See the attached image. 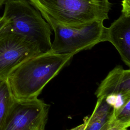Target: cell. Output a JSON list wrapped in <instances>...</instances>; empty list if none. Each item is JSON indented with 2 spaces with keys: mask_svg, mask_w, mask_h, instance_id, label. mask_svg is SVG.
<instances>
[{
  "mask_svg": "<svg viewBox=\"0 0 130 130\" xmlns=\"http://www.w3.org/2000/svg\"><path fill=\"white\" fill-rule=\"evenodd\" d=\"M74 55L50 51L23 61L7 79L13 96L19 100L38 98L46 84L69 64Z\"/></svg>",
  "mask_w": 130,
  "mask_h": 130,
  "instance_id": "6da1fadb",
  "label": "cell"
},
{
  "mask_svg": "<svg viewBox=\"0 0 130 130\" xmlns=\"http://www.w3.org/2000/svg\"><path fill=\"white\" fill-rule=\"evenodd\" d=\"M8 24V21L3 15L0 17V32Z\"/></svg>",
  "mask_w": 130,
  "mask_h": 130,
  "instance_id": "5bb4252c",
  "label": "cell"
},
{
  "mask_svg": "<svg viewBox=\"0 0 130 130\" xmlns=\"http://www.w3.org/2000/svg\"><path fill=\"white\" fill-rule=\"evenodd\" d=\"M54 32L51 51L60 54L75 55L90 49L106 41L107 27L102 21H95L80 28L65 26L53 22H48Z\"/></svg>",
  "mask_w": 130,
  "mask_h": 130,
  "instance_id": "277c9868",
  "label": "cell"
},
{
  "mask_svg": "<svg viewBox=\"0 0 130 130\" xmlns=\"http://www.w3.org/2000/svg\"><path fill=\"white\" fill-rule=\"evenodd\" d=\"M14 99L7 80L0 81V130L2 129Z\"/></svg>",
  "mask_w": 130,
  "mask_h": 130,
  "instance_id": "8fae6325",
  "label": "cell"
},
{
  "mask_svg": "<svg viewBox=\"0 0 130 130\" xmlns=\"http://www.w3.org/2000/svg\"><path fill=\"white\" fill-rule=\"evenodd\" d=\"M6 1L7 0H0V7H1L3 5L5 4Z\"/></svg>",
  "mask_w": 130,
  "mask_h": 130,
  "instance_id": "9a60e30c",
  "label": "cell"
},
{
  "mask_svg": "<svg viewBox=\"0 0 130 130\" xmlns=\"http://www.w3.org/2000/svg\"><path fill=\"white\" fill-rule=\"evenodd\" d=\"M101 130H129V129L128 128H119L115 126L111 125L109 124V122H108V124L104 127H103Z\"/></svg>",
  "mask_w": 130,
  "mask_h": 130,
  "instance_id": "4fadbf2b",
  "label": "cell"
},
{
  "mask_svg": "<svg viewBox=\"0 0 130 130\" xmlns=\"http://www.w3.org/2000/svg\"><path fill=\"white\" fill-rule=\"evenodd\" d=\"M10 29L36 44L42 53L51 51V28L27 0H7L3 15Z\"/></svg>",
  "mask_w": 130,
  "mask_h": 130,
  "instance_id": "3957f363",
  "label": "cell"
},
{
  "mask_svg": "<svg viewBox=\"0 0 130 130\" xmlns=\"http://www.w3.org/2000/svg\"><path fill=\"white\" fill-rule=\"evenodd\" d=\"M106 41L112 44L122 60L130 67V13L122 12L109 27H107Z\"/></svg>",
  "mask_w": 130,
  "mask_h": 130,
  "instance_id": "52a82bcc",
  "label": "cell"
},
{
  "mask_svg": "<svg viewBox=\"0 0 130 130\" xmlns=\"http://www.w3.org/2000/svg\"><path fill=\"white\" fill-rule=\"evenodd\" d=\"M41 53L39 47L13 31L7 24L0 32V81L26 59Z\"/></svg>",
  "mask_w": 130,
  "mask_h": 130,
  "instance_id": "8992f818",
  "label": "cell"
},
{
  "mask_svg": "<svg viewBox=\"0 0 130 130\" xmlns=\"http://www.w3.org/2000/svg\"><path fill=\"white\" fill-rule=\"evenodd\" d=\"M114 107L105 98L98 99L95 108L90 116L84 130H101L108 123Z\"/></svg>",
  "mask_w": 130,
  "mask_h": 130,
  "instance_id": "9c48e42d",
  "label": "cell"
},
{
  "mask_svg": "<svg viewBox=\"0 0 130 130\" xmlns=\"http://www.w3.org/2000/svg\"><path fill=\"white\" fill-rule=\"evenodd\" d=\"M50 105L38 98H14L2 130H45Z\"/></svg>",
  "mask_w": 130,
  "mask_h": 130,
  "instance_id": "5b68a950",
  "label": "cell"
},
{
  "mask_svg": "<svg viewBox=\"0 0 130 130\" xmlns=\"http://www.w3.org/2000/svg\"><path fill=\"white\" fill-rule=\"evenodd\" d=\"M95 94L97 99L130 96V70L118 66L101 82Z\"/></svg>",
  "mask_w": 130,
  "mask_h": 130,
  "instance_id": "ba28073f",
  "label": "cell"
},
{
  "mask_svg": "<svg viewBox=\"0 0 130 130\" xmlns=\"http://www.w3.org/2000/svg\"><path fill=\"white\" fill-rule=\"evenodd\" d=\"M47 22L80 28L95 21L108 19L109 0H29Z\"/></svg>",
  "mask_w": 130,
  "mask_h": 130,
  "instance_id": "7a4b0ae2",
  "label": "cell"
},
{
  "mask_svg": "<svg viewBox=\"0 0 130 130\" xmlns=\"http://www.w3.org/2000/svg\"><path fill=\"white\" fill-rule=\"evenodd\" d=\"M109 124L122 128L130 126V100L119 106L114 107Z\"/></svg>",
  "mask_w": 130,
  "mask_h": 130,
  "instance_id": "30bf717a",
  "label": "cell"
},
{
  "mask_svg": "<svg viewBox=\"0 0 130 130\" xmlns=\"http://www.w3.org/2000/svg\"><path fill=\"white\" fill-rule=\"evenodd\" d=\"M122 12L130 13V0H123L122 2Z\"/></svg>",
  "mask_w": 130,
  "mask_h": 130,
  "instance_id": "7c38bea8",
  "label": "cell"
}]
</instances>
